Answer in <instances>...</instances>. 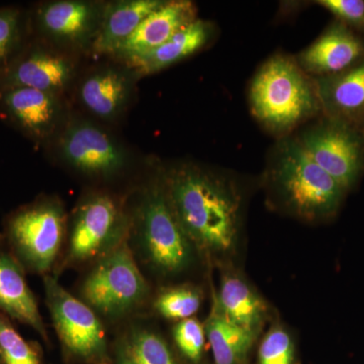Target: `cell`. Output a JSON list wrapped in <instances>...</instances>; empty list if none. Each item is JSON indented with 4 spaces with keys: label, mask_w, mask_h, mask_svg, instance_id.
<instances>
[{
    "label": "cell",
    "mask_w": 364,
    "mask_h": 364,
    "mask_svg": "<svg viewBox=\"0 0 364 364\" xmlns=\"http://www.w3.org/2000/svg\"><path fill=\"white\" fill-rule=\"evenodd\" d=\"M0 107L16 127L36 140L51 135L61 114L56 95L28 87L0 91Z\"/></svg>",
    "instance_id": "4fadbf2b"
},
{
    "label": "cell",
    "mask_w": 364,
    "mask_h": 364,
    "mask_svg": "<svg viewBox=\"0 0 364 364\" xmlns=\"http://www.w3.org/2000/svg\"><path fill=\"white\" fill-rule=\"evenodd\" d=\"M134 364H176L161 337L150 331H135L122 345Z\"/></svg>",
    "instance_id": "cb8c5ba5"
},
{
    "label": "cell",
    "mask_w": 364,
    "mask_h": 364,
    "mask_svg": "<svg viewBox=\"0 0 364 364\" xmlns=\"http://www.w3.org/2000/svg\"><path fill=\"white\" fill-rule=\"evenodd\" d=\"M173 336L182 354L193 363H198L205 348V326L196 318H186L174 327Z\"/></svg>",
    "instance_id": "83f0119b"
},
{
    "label": "cell",
    "mask_w": 364,
    "mask_h": 364,
    "mask_svg": "<svg viewBox=\"0 0 364 364\" xmlns=\"http://www.w3.org/2000/svg\"><path fill=\"white\" fill-rule=\"evenodd\" d=\"M275 181L287 205L308 220L334 214L345 191L296 141L280 148Z\"/></svg>",
    "instance_id": "3957f363"
},
{
    "label": "cell",
    "mask_w": 364,
    "mask_h": 364,
    "mask_svg": "<svg viewBox=\"0 0 364 364\" xmlns=\"http://www.w3.org/2000/svg\"><path fill=\"white\" fill-rule=\"evenodd\" d=\"M196 9L191 1L163 2L136 28L114 55L130 61L166 43L182 28L195 21Z\"/></svg>",
    "instance_id": "9a60e30c"
},
{
    "label": "cell",
    "mask_w": 364,
    "mask_h": 364,
    "mask_svg": "<svg viewBox=\"0 0 364 364\" xmlns=\"http://www.w3.org/2000/svg\"><path fill=\"white\" fill-rule=\"evenodd\" d=\"M62 158L73 168L107 176L123 168L126 153L107 132L88 122L72 124L60 141Z\"/></svg>",
    "instance_id": "9c48e42d"
},
{
    "label": "cell",
    "mask_w": 364,
    "mask_h": 364,
    "mask_svg": "<svg viewBox=\"0 0 364 364\" xmlns=\"http://www.w3.org/2000/svg\"><path fill=\"white\" fill-rule=\"evenodd\" d=\"M132 78L126 71L104 68L93 72L82 81L78 95L81 104L100 119H116L128 104Z\"/></svg>",
    "instance_id": "2e32d148"
},
{
    "label": "cell",
    "mask_w": 364,
    "mask_h": 364,
    "mask_svg": "<svg viewBox=\"0 0 364 364\" xmlns=\"http://www.w3.org/2000/svg\"><path fill=\"white\" fill-rule=\"evenodd\" d=\"M159 0H124L105 6L100 32L92 47L102 54H114L150 14L162 6Z\"/></svg>",
    "instance_id": "e0dca14e"
},
{
    "label": "cell",
    "mask_w": 364,
    "mask_h": 364,
    "mask_svg": "<svg viewBox=\"0 0 364 364\" xmlns=\"http://www.w3.org/2000/svg\"><path fill=\"white\" fill-rule=\"evenodd\" d=\"M215 364H239L245 358L256 334L228 321L214 306L205 324Z\"/></svg>",
    "instance_id": "44dd1931"
},
{
    "label": "cell",
    "mask_w": 364,
    "mask_h": 364,
    "mask_svg": "<svg viewBox=\"0 0 364 364\" xmlns=\"http://www.w3.org/2000/svg\"><path fill=\"white\" fill-rule=\"evenodd\" d=\"M23 36V20L20 11L16 9H0V69L11 62L21 45Z\"/></svg>",
    "instance_id": "484cf974"
},
{
    "label": "cell",
    "mask_w": 364,
    "mask_h": 364,
    "mask_svg": "<svg viewBox=\"0 0 364 364\" xmlns=\"http://www.w3.org/2000/svg\"><path fill=\"white\" fill-rule=\"evenodd\" d=\"M105 6L88 1L62 0L38 9L41 32L59 44L83 48L93 45L104 16Z\"/></svg>",
    "instance_id": "8fae6325"
},
{
    "label": "cell",
    "mask_w": 364,
    "mask_h": 364,
    "mask_svg": "<svg viewBox=\"0 0 364 364\" xmlns=\"http://www.w3.org/2000/svg\"><path fill=\"white\" fill-rule=\"evenodd\" d=\"M0 311L32 327L47 341L48 334L38 303L25 277V268L6 239L0 235Z\"/></svg>",
    "instance_id": "5bb4252c"
},
{
    "label": "cell",
    "mask_w": 364,
    "mask_h": 364,
    "mask_svg": "<svg viewBox=\"0 0 364 364\" xmlns=\"http://www.w3.org/2000/svg\"><path fill=\"white\" fill-rule=\"evenodd\" d=\"M215 306L228 321L256 335L267 315L262 299L243 279L233 275L223 279Z\"/></svg>",
    "instance_id": "d6986e66"
},
{
    "label": "cell",
    "mask_w": 364,
    "mask_h": 364,
    "mask_svg": "<svg viewBox=\"0 0 364 364\" xmlns=\"http://www.w3.org/2000/svg\"><path fill=\"white\" fill-rule=\"evenodd\" d=\"M116 364H134L128 354L124 351L123 346L119 347V350H117Z\"/></svg>",
    "instance_id": "f546056e"
},
{
    "label": "cell",
    "mask_w": 364,
    "mask_h": 364,
    "mask_svg": "<svg viewBox=\"0 0 364 364\" xmlns=\"http://www.w3.org/2000/svg\"><path fill=\"white\" fill-rule=\"evenodd\" d=\"M321 95L335 111L345 114L364 109V64L321 85Z\"/></svg>",
    "instance_id": "7402d4cb"
},
{
    "label": "cell",
    "mask_w": 364,
    "mask_h": 364,
    "mask_svg": "<svg viewBox=\"0 0 364 364\" xmlns=\"http://www.w3.org/2000/svg\"><path fill=\"white\" fill-rule=\"evenodd\" d=\"M318 4L353 26H364V1L363 0H320Z\"/></svg>",
    "instance_id": "f1b7e54d"
},
{
    "label": "cell",
    "mask_w": 364,
    "mask_h": 364,
    "mask_svg": "<svg viewBox=\"0 0 364 364\" xmlns=\"http://www.w3.org/2000/svg\"><path fill=\"white\" fill-rule=\"evenodd\" d=\"M140 219L144 248L154 267L167 273L183 269L191 260V242L166 191L150 189L141 205Z\"/></svg>",
    "instance_id": "52a82bcc"
},
{
    "label": "cell",
    "mask_w": 364,
    "mask_h": 364,
    "mask_svg": "<svg viewBox=\"0 0 364 364\" xmlns=\"http://www.w3.org/2000/svg\"><path fill=\"white\" fill-rule=\"evenodd\" d=\"M210 28L196 20L174 33L166 43L147 54L132 59L129 64L143 74L162 70L200 50L207 43Z\"/></svg>",
    "instance_id": "ffe728a7"
},
{
    "label": "cell",
    "mask_w": 364,
    "mask_h": 364,
    "mask_svg": "<svg viewBox=\"0 0 364 364\" xmlns=\"http://www.w3.org/2000/svg\"><path fill=\"white\" fill-rule=\"evenodd\" d=\"M0 364H2V363H1V358H0Z\"/></svg>",
    "instance_id": "4dcf8cb0"
},
{
    "label": "cell",
    "mask_w": 364,
    "mask_h": 364,
    "mask_svg": "<svg viewBox=\"0 0 364 364\" xmlns=\"http://www.w3.org/2000/svg\"><path fill=\"white\" fill-rule=\"evenodd\" d=\"M127 230L126 215L116 200L107 196H92L74 215L69 260L83 262L104 257L124 242Z\"/></svg>",
    "instance_id": "ba28073f"
},
{
    "label": "cell",
    "mask_w": 364,
    "mask_h": 364,
    "mask_svg": "<svg viewBox=\"0 0 364 364\" xmlns=\"http://www.w3.org/2000/svg\"><path fill=\"white\" fill-rule=\"evenodd\" d=\"M200 294L193 287H174L158 296L155 308L163 317L182 321L200 310Z\"/></svg>",
    "instance_id": "d4e9b609"
},
{
    "label": "cell",
    "mask_w": 364,
    "mask_h": 364,
    "mask_svg": "<svg viewBox=\"0 0 364 364\" xmlns=\"http://www.w3.org/2000/svg\"><path fill=\"white\" fill-rule=\"evenodd\" d=\"M74 74L71 60L43 48H33L0 69V91L28 87L58 95Z\"/></svg>",
    "instance_id": "7c38bea8"
},
{
    "label": "cell",
    "mask_w": 364,
    "mask_h": 364,
    "mask_svg": "<svg viewBox=\"0 0 364 364\" xmlns=\"http://www.w3.org/2000/svg\"><path fill=\"white\" fill-rule=\"evenodd\" d=\"M170 203L191 244L208 253H226L238 234L239 198L221 179L195 166L170 174Z\"/></svg>",
    "instance_id": "6da1fadb"
},
{
    "label": "cell",
    "mask_w": 364,
    "mask_h": 364,
    "mask_svg": "<svg viewBox=\"0 0 364 364\" xmlns=\"http://www.w3.org/2000/svg\"><path fill=\"white\" fill-rule=\"evenodd\" d=\"M293 340L282 328L274 327L261 342L259 364H293Z\"/></svg>",
    "instance_id": "4316f807"
},
{
    "label": "cell",
    "mask_w": 364,
    "mask_h": 364,
    "mask_svg": "<svg viewBox=\"0 0 364 364\" xmlns=\"http://www.w3.org/2000/svg\"><path fill=\"white\" fill-rule=\"evenodd\" d=\"M363 44L344 26H335L301 55V65L313 73H335L351 65Z\"/></svg>",
    "instance_id": "ac0fdd59"
},
{
    "label": "cell",
    "mask_w": 364,
    "mask_h": 364,
    "mask_svg": "<svg viewBox=\"0 0 364 364\" xmlns=\"http://www.w3.org/2000/svg\"><path fill=\"white\" fill-rule=\"evenodd\" d=\"M299 143L313 161L344 191L358 179L361 168L360 143L348 129L340 124H325L306 132Z\"/></svg>",
    "instance_id": "30bf717a"
},
{
    "label": "cell",
    "mask_w": 364,
    "mask_h": 364,
    "mask_svg": "<svg viewBox=\"0 0 364 364\" xmlns=\"http://www.w3.org/2000/svg\"><path fill=\"white\" fill-rule=\"evenodd\" d=\"M147 293V282L126 242L100 258L82 286L85 303L107 316L131 311Z\"/></svg>",
    "instance_id": "8992f818"
},
{
    "label": "cell",
    "mask_w": 364,
    "mask_h": 364,
    "mask_svg": "<svg viewBox=\"0 0 364 364\" xmlns=\"http://www.w3.org/2000/svg\"><path fill=\"white\" fill-rule=\"evenodd\" d=\"M250 102L256 117L268 128L286 131L318 111L312 85L291 60L274 57L253 79Z\"/></svg>",
    "instance_id": "7a4b0ae2"
},
{
    "label": "cell",
    "mask_w": 364,
    "mask_h": 364,
    "mask_svg": "<svg viewBox=\"0 0 364 364\" xmlns=\"http://www.w3.org/2000/svg\"><path fill=\"white\" fill-rule=\"evenodd\" d=\"M0 358L2 364H42L39 351L16 331L11 318L0 311Z\"/></svg>",
    "instance_id": "603a6c76"
},
{
    "label": "cell",
    "mask_w": 364,
    "mask_h": 364,
    "mask_svg": "<svg viewBox=\"0 0 364 364\" xmlns=\"http://www.w3.org/2000/svg\"><path fill=\"white\" fill-rule=\"evenodd\" d=\"M66 217L52 200H41L21 208L6 223V242L25 269L46 273L58 256Z\"/></svg>",
    "instance_id": "277c9868"
},
{
    "label": "cell",
    "mask_w": 364,
    "mask_h": 364,
    "mask_svg": "<svg viewBox=\"0 0 364 364\" xmlns=\"http://www.w3.org/2000/svg\"><path fill=\"white\" fill-rule=\"evenodd\" d=\"M46 301L66 352L83 364H112L104 326L95 311L45 275Z\"/></svg>",
    "instance_id": "5b68a950"
}]
</instances>
